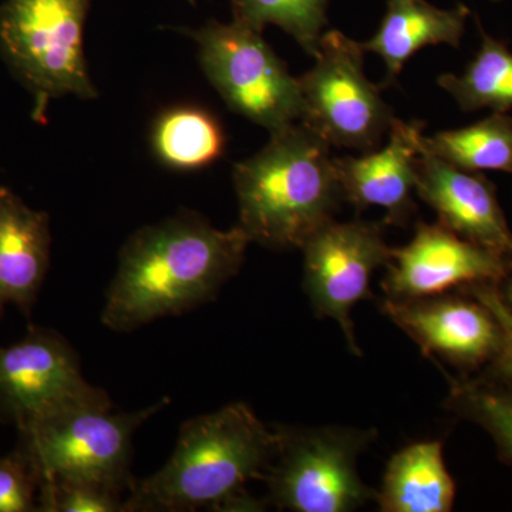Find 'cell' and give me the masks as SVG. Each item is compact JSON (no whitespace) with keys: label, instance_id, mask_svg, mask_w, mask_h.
I'll return each instance as SVG.
<instances>
[{"label":"cell","instance_id":"obj_26","mask_svg":"<svg viewBox=\"0 0 512 512\" xmlns=\"http://www.w3.org/2000/svg\"><path fill=\"white\" fill-rule=\"evenodd\" d=\"M503 282H505V286L504 291H500L501 296H503L504 302L512 309V255L510 256V264H508L507 276H505Z\"/></svg>","mask_w":512,"mask_h":512},{"label":"cell","instance_id":"obj_23","mask_svg":"<svg viewBox=\"0 0 512 512\" xmlns=\"http://www.w3.org/2000/svg\"><path fill=\"white\" fill-rule=\"evenodd\" d=\"M123 495L82 481L45 480L40 483L37 511L126 512Z\"/></svg>","mask_w":512,"mask_h":512},{"label":"cell","instance_id":"obj_8","mask_svg":"<svg viewBox=\"0 0 512 512\" xmlns=\"http://www.w3.org/2000/svg\"><path fill=\"white\" fill-rule=\"evenodd\" d=\"M362 43L339 30H326L315 64L298 77L303 100L302 123L330 146L370 151L389 134L394 119L380 86L363 70Z\"/></svg>","mask_w":512,"mask_h":512},{"label":"cell","instance_id":"obj_13","mask_svg":"<svg viewBox=\"0 0 512 512\" xmlns=\"http://www.w3.org/2000/svg\"><path fill=\"white\" fill-rule=\"evenodd\" d=\"M416 192L437 212L441 225L510 259L512 232L495 185L485 175L448 164L423 147Z\"/></svg>","mask_w":512,"mask_h":512},{"label":"cell","instance_id":"obj_28","mask_svg":"<svg viewBox=\"0 0 512 512\" xmlns=\"http://www.w3.org/2000/svg\"><path fill=\"white\" fill-rule=\"evenodd\" d=\"M491 2H500V0H491Z\"/></svg>","mask_w":512,"mask_h":512},{"label":"cell","instance_id":"obj_18","mask_svg":"<svg viewBox=\"0 0 512 512\" xmlns=\"http://www.w3.org/2000/svg\"><path fill=\"white\" fill-rule=\"evenodd\" d=\"M154 156L165 167L194 171L208 167L224 154L225 134L220 121L197 106L163 111L151 130Z\"/></svg>","mask_w":512,"mask_h":512},{"label":"cell","instance_id":"obj_27","mask_svg":"<svg viewBox=\"0 0 512 512\" xmlns=\"http://www.w3.org/2000/svg\"><path fill=\"white\" fill-rule=\"evenodd\" d=\"M187 2L195 3V0H187Z\"/></svg>","mask_w":512,"mask_h":512},{"label":"cell","instance_id":"obj_16","mask_svg":"<svg viewBox=\"0 0 512 512\" xmlns=\"http://www.w3.org/2000/svg\"><path fill=\"white\" fill-rule=\"evenodd\" d=\"M470 9L458 5L440 9L427 0H387L386 13L372 39L362 43L365 52L376 53L386 64L380 89L392 86L404 64L427 46L448 45L458 49Z\"/></svg>","mask_w":512,"mask_h":512},{"label":"cell","instance_id":"obj_21","mask_svg":"<svg viewBox=\"0 0 512 512\" xmlns=\"http://www.w3.org/2000/svg\"><path fill=\"white\" fill-rule=\"evenodd\" d=\"M447 406L451 412L477 424L493 439L505 463L512 464V386L493 377L447 376Z\"/></svg>","mask_w":512,"mask_h":512},{"label":"cell","instance_id":"obj_12","mask_svg":"<svg viewBox=\"0 0 512 512\" xmlns=\"http://www.w3.org/2000/svg\"><path fill=\"white\" fill-rule=\"evenodd\" d=\"M382 311L420 346L463 370L490 366L501 348V329L493 313L473 296L389 299Z\"/></svg>","mask_w":512,"mask_h":512},{"label":"cell","instance_id":"obj_9","mask_svg":"<svg viewBox=\"0 0 512 512\" xmlns=\"http://www.w3.org/2000/svg\"><path fill=\"white\" fill-rule=\"evenodd\" d=\"M84 406L113 403L84 379L79 357L55 330L29 326L20 342L0 348V421L19 430Z\"/></svg>","mask_w":512,"mask_h":512},{"label":"cell","instance_id":"obj_14","mask_svg":"<svg viewBox=\"0 0 512 512\" xmlns=\"http://www.w3.org/2000/svg\"><path fill=\"white\" fill-rule=\"evenodd\" d=\"M424 124L394 119L386 146L362 157L335 158L343 200L357 211H386V224L403 225L414 212Z\"/></svg>","mask_w":512,"mask_h":512},{"label":"cell","instance_id":"obj_11","mask_svg":"<svg viewBox=\"0 0 512 512\" xmlns=\"http://www.w3.org/2000/svg\"><path fill=\"white\" fill-rule=\"evenodd\" d=\"M510 259L439 224H417L406 247L392 249L382 286L387 298L420 299L481 284H503Z\"/></svg>","mask_w":512,"mask_h":512},{"label":"cell","instance_id":"obj_2","mask_svg":"<svg viewBox=\"0 0 512 512\" xmlns=\"http://www.w3.org/2000/svg\"><path fill=\"white\" fill-rule=\"evenodd\" d=\"M279 451L278 429L244 403L185 421L173 456L153 476L134 480L126 512L228 511L245 484L262 480Z\"/></svg>","mask_w":512,"mask_h":512},{"label":"cell","instance_id":"obj_19","mask_svg":"<svg viewBox=\"0 0 512 512\" xmlns=\"http://www.w3.org/2000/svg\"><path fill=\"white\" fill-rule=\"evenodd\" d=\"M480 29V49L461 74H443L437 83L464 111L512 110V52L501 40Z\"/></svg>","mask_w":512,"mask_h":512},{"label":"cell","instance_id":"obj_7","mask_svg":"<svg viewBox=\"0 0 512 512\" xmlns=\"http://www.w3.org/2000/svg\"><path fill=\"white\" fill-rule=\"evenodd\" d=\"M279 451L262 480L281 510L348 512L373 497L356 460L375 431L276 427Z\"/></svg>","mask_w":512,"mask_h":512},{"label":"cell","instance_id":"obj_17","mask_svg":"<svg viewBox=\"0 0 512 512\" xmlns=\"http://www.w3.org/2000/svg\"><path fill=\"white\" fill-rule=\"evenodd\" d=\"M456 491L440 441H421L394 454L376 500L383 512H448Z\"/></svg>","mask_w":512,"mask_h":512},{"label":"cell","instance_id":"obj_5","mask_svg":"<svg viewBox=\"0 0 512 512\" xmlns=\"http://www.w3.org/2000/svg\"><path fill=\"white\" fill-rule=\"evenodd\" d=\"M170 399L133 413L113 406L73 407L19 429L18 450L45 480L82 481L128 494L133 437Z\"/></svg>","mask_w":512,"mask_h":512},{"label":"cell","instance_id":"obj_20","mask_svg":"<svg viewBox=\"0 0 512 512\" xmlns=\"http://www.w3.org/2000/svg\"><path fill=\"white\" fill-rule=\"evenodd\" d=\"M433 156L463 170L503 171L512 175V117L493 111L487 119L423 137Z\"/></svg>","mask_w":512,"mask_h":512},{"label":"cell","instance_id":"obj_25","mask_svg":"<svg viewBox=\"0 0 512 512\" xmlns=\"http://www.w3.org/2000/svg\"><path fill=\"white\" fill-rule=\"evenodd\" d=\"M493 313L501 329V348L485 376L512 386V309L501 296L500 285L481 284L464 289Z\"/></svg>","mask_w":512,"mask_h":512},{"label":"cell","instance_id":"obj_24","mask_svg":"<svg viewBox=\"0 0 512 512\" xmlns=\"http://www.w3.org/2000/svg\"><path fill=\"white\" fill-rule=\"evenodd\" d=\"M39 487L40 478L22 451L0 456V512H36Z\"/></svg>","mask_w":512,"mask_h":512},{"label":"cell","instance_id":"obj_22","mask_svg":"<svg viewBox=\"0 0 512 512\" xmlns=\"http://www.w3.org/2000/svg\"><path fill=\"white\" fill-rule=\"evenodd\" d=\"M234 19L262 32L275 25L291 35L308 55L316 56L328 25L329 0H231Z\"/></svg>","mask_w":512,"mask_h":512},{"label":"cell","instance_id":"obj_6","mask_svg":"<svg viewBox=\"0 0 512 512\" xmlns=\"http://www.w3.org/2000/svg\"><path fill=\"white\" fill-rule=\"evenodd\" d=\"M205 76L235 113L269 133L301 121L299 80L265 42L238 20L207 23L191 32Z\"/></svg>","mask_w":512,"mask_h":512},{"label":"cell","instance_id":"obj_15","mask_svg":"<svg viewBox=\"0 0 512 512\" xmlns=\"http://www.w3.org/2000/svg\"><path fill=\"white\" fill-rule=\"evenodd\" d=\"M50 218L0 187V318L13 305L32 315L50 265Z\"/></svg>","mask_w":512,"mask_h":512},{"label":"cell","instance_id":"obj_1","mask_svg":"<svg viewBox=\"0 0 512 512\" xmlns=\"http://www.w3.org/2000/svg\"><path fill=\"white\" fill-rule=\"evenodd\" d=\"M249 244L239 225L222 231L191 211L138 229L121 248L101 322L133 332L212 301L238 274Z\"/></svg>","mask_w":512,"mask_h":512},{"label":"cell","instance_id":"obj_3","mask_svg":"<svg viewBox=\"0 0 512 512\" xmlns=\"http://www.w3.org/2000/svg\"><path fill=\"white\" fill-rule=\"evenodd\" d=\"M239 227L271 249L302 248L342 200L330 144L302 121L272 131L258 154L235 164Z\"/></svg>","mask_w":512,"mask_h":512},{"label":"cell","instance_id":"obj_10","mask_svg":"<svg viewBox=\"0 0 512 512\" xmlns=\"http://www.w3.org/2000/svg\"><path fill=\"white\" fill-rule=\"evenodd\" d=\"M305 289L320 318L338 322L350 350L360 356L350 312L370 296V278L389 264L382 227L373 222L330 220L313 232L301 248Z\"/></svg>","mask_w":512,"mask_h":512},{"label":"cell","instance_id":"obj_4","mask_svg":"<svg viewBox=\"0 0 512 512\" xmlns=\"http://www.w3.org/2000/svg\"><path fill=\"white\" fill-rule=\"evenodd\" d=\"M92 0H6L0 5V56L33 99L43 124L53 100L97 97L84 57Z\"/></svg>","mask_w":512,"mask_h":512}]
</instances>
